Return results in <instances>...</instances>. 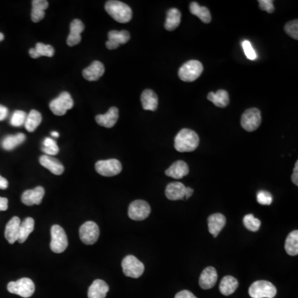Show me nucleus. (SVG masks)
I'll return each mask as SVG.
<instances>
[{
    "mask_svg": "<svg viewBox=\"0 0 298 298\" xmlns=\"http://www.w3.org/2000/svg\"><path fill=\"white\" fill-rule=\"evenodd\" d=\"M105 73V66L98 61L92 62L91 66L83 71V76L84 79L89 81H96L98 80Z\"/></svg>",
    "mask_w": 298,
    "mask_h": 298,
    "instance_id": "nucleus-18",
    "label": "nucleus"
},
{
    "mask_svg": "<svg viewBox=\"0 0 298 298\" xmlns=\"http://www.w3.org/2000/svg\"><path fill=\"white\" fill-rule=\"evenodd\" d=\"M238 287H239V282L236 278L232 276H226L221 280L220 291L225 296H230L236 291Z\"/></svg>",
    "mask_w": 298,
    "mask_h": 298,
    "instance_id": "nucleus-29",
    "label": "nucleus"
},
{
    "mask_svg": "<svg viewBox=\"0 0 298 298\" xmlns=\"http://www.w3.org/2000/svg\"><path fill=\"white\" fill-rule=\"evenodd\" d=\"M5 39V35L3 34L2 32H0V41H2Z\"/></svg>",
    "mask_w": 298,
    "mask_h": 298,
    "instance_id": "nucleus-50",
    "label": "nucleus"
},
{
    "mask_svg": "<svg viewBox=\"0 0 298 298\" xmlns=\"http://www.w3.org/2000/svg\"><path fill=\"white\" fill-rule=\"evenodd\" d=\"M32 5L31 18H32V22L38 23L45 17V10L48 9L49 4L46 0H33Z\"/></svg>",
    "mask_w": 298,
    "mask_h": 298,
    "instance_id": "nucleus-26",
    "label": "nucleus"
},
{
    "mask_svg": "<svg viewBox=\"0 0 298 298\" xmlns=\"http://www.w3.org/2000/svg\"><path fill=\"white\" fill-rule=\"evenodd\" d=\"M42 151L45 155L48 156H55L59 153V148L57 146V142L51 138H46L44 141Z\"/></svg>",
    "mask_w": 298,
    "mask_h": 298,
    "instance_id": "nucleus-36",
    "label": "nucleus"
},
{
    "mask_svg": "<svg viewBox=\"0 0 298 298\" xmlns=\"http://www.w3.org/2000/svg\"><path fill=\"white\" fill-rule=\"evenodd\" d=\"M193 189L190 188V187H186V191H185V200L189 199L192 194H193Z\"/></svg>",
    "mask_w": 298,
    "mask_h": 298,
    "instance_id": "nucleus-48",
    "label": "nucleus"
},
{
    "mask_svg": "<svg viewBox=\"0 0 298 298\" xmlns=\"http://www.w3.org/2000/svg\"><path fill=\"white\" fill-rule=\"evenodd\" d=\"M217 272L213 267H207L200 274L199 284L202 289H210L217 282Z\"/></svg>",
    "mask_w": 298,
    "mask_h": 298,
    "instance_id": "nucleus-16",
    "label": "nucleus"
},
{
    "mask_svg": "<svg viewBox=\"0 0 298 298\" xmlns=\"http://www.w3.org/2000/svg\"><path fill=\"white\" fill-rule=\"evenodd\" d=\"M9 206V200L5 197H0V211H5Z\"/></svg>",
    "mask_w": 298,
    "mask_h": 298,
    "instance_id": "nucleus-46",
    "label": "nucleus"
},
{
    "mask_svg": "<svg viewBox=\"0 0 298 298\" xmlns=\"http://www.w3.org/2000/svg\"><path fill=\"white\" fill-rule=\"evenodd\" d=\"M45 195V190L44 187H37L34 189L27 190L23 192L21 200L26 205H39Z\"/></svg>",
    "mask_w": 298,
    "mask_h": 298,
    "instance_id": "nucleus-14",
    "label": "nucleus"
},
{
    "mask_svg": "<svg viewBox=\"0 0 298 298\" xmlns=\"http://www.w3.org/2000/svg\"><path fill=\"white\" fill-rule=\"evenodd\" d=\"M208 100L211 101L216 106L220 108H225L230 103L229 93L225 90H219L217 93L209 92L207 96Z\"/></svg>",
    "mask_w": 298,
    "mask_h": 298,
    "instance_id": "nucleus-27",
    "label": "nucleus"
},
{
    "mask_svg": "<svg viewBox=\"0 0 298 298\" xmlns=\"http://www.w3.org/2000/svg\"><path fill=\"white\" fill-rule=\"evenodd\" d=\"M257 200L260 205H271L273 202V196L268 191H260L257 194Z\"/></svg>",
    "mask_w": 298,
    "mask_h": 298,
    "instance_id": "nucleus-40",
    "label": "nucleus"
},
{
    "mask_svg": "<svg viewBox=\"0 0 298 298\" xmlns=\"http://www.w3.org/2000/svg\"><path fill=\"white\" fill-rule=\"evenodd\" d=\"M123 272L127 277L139 278L144 272V265L135 256L127 255L122 261Z\"/></svg>",
    "mask_w": 298,
    "mask_h": 298,
    "instance_id": "nucleus-8",
    "label": "nucleus"
},
{
    "mask_svg": "<svg viewBox=\"0 0 298 298\" xmlns=\"http://www.w3.org/2000/svg\"><path fill=\"white\" fill-rule=\"evenodd\" d=\"M248 294L252 298H273L277 294V289L270 282L257 281L251 285Z\"/></svg>",
    "mask_w": 298,
    "mask_h": 298,
    "instance_id": "nucleus-4",
    "label": "nucleus"
},
{
    "mask_svg": "<svg viewBox=\"0 0 298 298\" xmlns=\"http://www.w3.org/2000/svg\"><path fill=\"white\" fill-rule=\"evenodd\" d=\"M105 11L118 23H129L132 19V9L124 3L110 0L105 4Z\"/></svg>",
    "mask_w": 298,
    "mask_h": 298,
    "instance_id": "nucleus-2",
    "label": "nucleus"
},
{
    "mask_svg": "<svg viewBox=\"0 0 298 298\" xmlns=\"http://www.w3.org/2000/svg\"><path fill=\"white\" fill-rule=\"evenodd\" d=\"M96 170L104 177H114L122 171V164L117 159L101 160L96 162Z\"/></svg>",
    "mask_w": 298,
    "mask_h": 298,
    "instance_id": "nucleus-12",
    "label": "nucleus"
},
{
    "mask_svg": "<svg viewBox=\"0 0 298 298\" xmlns=\"http://www.w3.org/2000/svg\"><path fill=\"white\" fill-rule=\"evenodd\" d=\"M29 54L32 58H38L41 56L52 57L54 56L55 49L53 46L46 45V44L38 42L36 44V48H31L29 50Z\"/></svg>",
    "mask_w": 298,
    "mask_h": 298,
    "instance_id": "nucleus-30",
    "label": "nucleus"
},
{
    "mask_svg": "<svg viewBox=\"0 0 298 298\" xmlns=\"http://www.w3.org/2000/svg\"><path fill=\"white\" fill-rule=\"evenodd\" d=\"M84 29V23L80 19H75L71 22L70 26V34H69L66 42L70 47H74L80 44L81 41V34Z\"/></svg>",
    "mask_w": 298,
    "mask_h": 298,
    "instance_id": "nucleus-15",
    "label": "nucleus"
},
{
    "mask_svg": "<svg viewBox=\"0 0 298 298\" xmlns=\"http://www.w3.org/2000/svg\"><path fill=\"white\" fill-rule=\"evenodd\" d=\"M7 287L10 293L16 294L23 298L32 296L35 291L34 283L27 278H21L16 282H10Z\"/></svg>",
    "mask_w": 298,
    "mask_h": 298,
    "instance_id": "nucleus-5",
    "label": "nucleus"
},
{
    "mask_svg": "<svg viewBox=\"0 0 298 298\" xmlns=\"http://www.w3.org/2000/svg\"><path fill=\"white\" fill-rule=\"evenodd\" d=\"M182 14L178 9H169L166 13V21L164 27L167 31H173L180 25Z\"/></svg>",
    "mask_w": 298,
    "mask_h": 298,
    "instance_id": "nucleus-28",
    "label": "nucleus"
},
{
    "mask_svg": "<svg viewBox=\"0 0 298 298\" xmlns=\"http://www.w3.org/2000/svg\"><path fill=\"white\" fill-rule=\"evenodd\" d=\"M202 72V64L196 60H191L181 66L178 75L182 81L192 82L197 80Z\"/></svg>",
    "mask_w": 298,
    "mask_h": 298,
    "instance_id": "nucleus-3",
    "label": "nucleus"
},
{
    "mask_svg": "<svg viewBox=\"0 0 298 298\" xmlns=\"http://www.w3.org/2000/svg\"><path fill=\"white\" fill-rule=\"evenodd\" d=\"M174 147L180 153H189L196 150L200 144V139L195 131L183 129L175 138Z\"/></svg>",
    "mask_w": 298,
    "mask_h": 298,
    "instance_id": "nucleus-1",
    "label": "nucleus"
},
{
    "mask_svg": "<svg viewBox=\"0 0 298 298\" xmlns=\"http://www.w3.org/2000/svg\"><path fill=\"white\" fill-rule=\"evenodd\" d=\"M26 136L23 134H17L15 135H9L5 137L3 140L2 147L4 149L11 151L17 148L18 145L23 144L25 141Z\"/></svg>",
    "mask_w": 298,
    "mask_h": 298,
    "instance_id": "nucleus-32",
    "label": "nucleus"
},
{
    "mask_svg": "<svg viewBox=\"0 0 298 298\" xmlns=\"http://www.w3.org/2000/svg\"><path fill=\"white\" fill-rule=\"evenodd\" d=\"M109 290V286L105 281L97 279L89 287L88 298H105Z\"/></svg>",
    "mask_w": 298,
    "mask_h": 298,
    "instance_id": "nucleus-24",
    "label": "nucleus"
},
{
    "mask_svg": "<svg viewBox=\"0 0 298 298\" xmlns=\"http://www.w3.org/2000/svg\"><path fill=\"white\" fill-rule=\"evenodd\" d=\"M41 120H42V116H41V113L37 110L32 109L26 118L25 123H24L26 130L28 132H33L36 130V127L40 125Z\"/></svg>",
    "mask_w": 298,
    "mask_h": 298,
    "instance_id": "nucleus-34",
    "label": "nucleus"
},
{
    "mask_svg": "<svg viewBox=\"0 0 298 298\" xmlns=\"http://www.w3.org/2000/svg\"><path fill=\"white\" fill-rule=\"evenodd\" d=\"M260 8L262 11H266L269 14H273L275 9L273 5V1L272 0H260Z\"/></svg>",
    "mask_w": 298,
    "mask_h": 298,
    "instance_id": "nucleus-42",
    "label": "nucleus"
},
{
    "mask_svg": "<svg viewBox=\"0 0 298 298\" xmlns=\"http://www.w3.org/2000/svg\"><path fill=\"white\" fill-rule=\"evenodd\" d=\"M27 114L22 110H16L12 115L10 123L14 127H20L25 123Z\"/></svg>",
    "mask_w": 298,
    "mask_h": 298,
    "instance_id": "nucleus-38",
    "label": "nucleus"
},
{
    "mask_svg": "<svg viewBox=\"0 0 298 298\" xmlns=\"http://www.w3.org/2000/svg\"><path fill=\"white\" fill-rule=\"evenodd\" d=\"M74 105V101L71 95L66 91H64L57 98L52 100L50 103V109L53 114L57 116H62L66 114L67 110L71 109Z\"/></svg>",
    "mask_w": 298,
    "mask_h": 298,
    "instance_id": "nucleus-9",
    "label": "nucleus"
},
{
    "mask_svg": "<svg viewBox=\"0 0 298 298\" xmlns=\"http://www.w3.org/2000/svg\"><path fill=\"white\" fill-rule=\"evenodd\" d=\"M51 135L53 137H55V138H58V137H59V134L56 132V131H53V132L51 133Z\"/></svg>",
    "mask_w": 298,
    "mask_h": 298,
    "instance_id": "nucleus-49",
    "label": "nucleus"
},
{
    "mask_svg": "<svg viewBox=\"0 0 298 298\" xmlns=\"http://www.w3.org/2000/svg\"><path fill=\"white\" fill-rule=\"evenodd\" d=\"M100 236V228L93 221H87L80 228V239L84 244L91 245L97 242Z\"/></svg>",
    "mask_w": 298,
    "mask_h": 298,
    "instance_id": "nucleus-10",
    "label": "nucleus"
},
{
    "mask_svg": "<svg viewBox=\"0 0 298 298\" xmlns=\"http://www.w3.org/2000/svg\"><path fill=\"white\" fill-rule=\"evenodd\" d=\"M186 187L181 182H172L167 185L165 194L170 200H185Z\"/></svg>",
    "mask_w": 298,
    "mask_h": 298,
    "instance_id": "nucleus-22",
    "label": "nucleus"
},
{
    "mask_svg": "<svg viewBox=\"0 0 298 298\" xmlns=\"http://www.w3.org/2000/svg\"><path fill=\"white\" fill-rule=\"evenodd\" d=\"M242 47L244 49V54L246 55L247 58L249 60H255L257 58V54L253 49V47L251 45L250 41H244L242 42Z\"/></svg>",
    "mask_w": 298,
    "mask_h": 298,
    "instance_id": "nucleus-41",
    "label": "nucleus"
},
{
    "mask_svg": "<svg viewBox=\"0 0 298 298\" xmlns=\"http://www.w3.org/2000/svg\"><path fill=\"white\" fill-rule=\"evenodd\" d=\"M190 12L193 15L198 17L204 23H209L211 21V14L206 7H201L196 2L191 3L190 5Z\"/></svg>",
    "mask_w": 298,
    "mask_h": 298,
    "instance_id": "nucleus-33",
    "label": "nucleus"
},
{
    "mask_svg": "<svg viewBox=\"0 0 298 298\" xmlns=\"http://www.w3.org/2000/svg\"><path fill=\"white\" fill-rule=\"evenodd\" d=\"M20 224V219L18 217H13L7 224V226L5 228V238L9 244H13L18 241Z\"/></svg>",
    "mask_w": 298,
    "mask_h": 298,
    "instance_id": "nucleus-21",
    "label": "nucleus"
},
{
    "mask_svg": "<svg viewBox=\"0 0 298 298\" xmlns=\"http://www.w3.org/2000/svg\"><path fill=\"white\" fill-rule=\"evenodd\" d=\"M118 118V108L111 107L108 110L106 114L96 115V120L99 125L105 127H112L116 124Z\"/></svg>",
    "mask_w": 298,
    "mask_h": 298,
    "instance_id": "nucleus-17",
    "label": "nucleus"
},
{
    "mask_svg": "<svg viewBox=\"0 0 298 298\" xmlns=\"http://www.w3.org/2000/svg\"><path fill=\"white\" fill-rule=\"evenodd\" d=\"M285 32L291 37L297 40L298 39V20H292L287 23L284 27Z\"/></svg>",
    "mask_w": 298,
    "mask_h": 298,
    "instance_id": "nucleus-39",
    "label": "nucleus"
},
{
    "mask_svg": "<svg viewBox=\"0 0 298 298\" xmlns=\"http://www.w3.org/2000/svg\"><path fill=\"white\" fill-rule=\"evenodd\" d=\"M34 220L28 217L26 218L24 221L20 224L19 228V236H18V241L20 244H23L27 240V238L29 236L30 234L34 230Z\"/></svg>",
    "mask_w": 298,
    "mask_h": 298,
    "instance_id": "nucleus-31",
    "label": "nucleus"
},
{
    "mask_svg": "<svg viewBox=\"0 0 298 298\" xmlns=\"http://www.w3.org/2000/svg\"><path fill=\"white\" fill-rule=\"evenodd\" d=\"M175 298H197L192 292L187 290H183L176 294Z\"/></svg>",
    "mask_w": 298,
    "mask_h": 298,
    "instance_id": "nucleus-43",
    "label": "nucleus"
},
{
    "mask_svg": "<svg viewBox=\"0 0 298 298\" xmlns=\"http://www.w3.org/2000/svg\"><path fill=\"white\" fill-rule=\"evenodd\" d=\"M108 38L109 40L106 41V48L109 50H114L119 46L127 44V41H130V33L126 30H123V31L113 30L109 32Z\"/></svg>",
    "mask_w": 298,
    "mask_h": 298,
    "instance_id": "nucleus-13",
    "label": "nucleus"
},
{
    "mask_svg": "<svg viewBox=\"0 0 298 298\" xmlns=\"http://www.w3.org/2000/svg\"><path fill=\"white\" fill-rule=\"evenodd\" d=\"M151 207L145 200H137L133 201L129 207V217L134 221H144L149 217Z\"/></svg>",
    "mask_w": 298,
    "mask_h": 298,
    "instance_id": "nucleus-11",
    "label": "nucleus"
},
{
    "mask_svg": "<svg viewBox=\"0 0 298 298\" xmlns=\"http://www.w3.org/2000/svg\"><path fill=\"white\" fill-rule=\"evenodd\" d=\"M244 225L246 229L255 232V231L260 230V226H261V221L259 219L255 218L253 215H247L244 218Z\"/></svg>",
    "mask_w": 298,
    "mask_h": 298,
    "instance_id": "nucleus-37",
    "label": "nucleus"
},
{
    "mask_svg": "<svg viewBox=\"0 0 298 298\" xmlns=\"http://www.w3.org/2000/svg\"><path fill=\"white\" fill-rule=\"evenodd\" d=\"M39 162L41 166L48 169L51 173H53L55 175H62L64 173L63 165L57 158H55L52 156L42 155L39 158Z\"/></svg>",
    "mask_w": 298,
    "mask_h": 298,
    "instance_id": "nucleus-19",
    "label": "nucleus"
},
{
    "mask_svg": "<svg viewBox=\"0 0 298 298\" xmlns=\"http://www.w3.org/2000/svg\"><path fill=\"white\" fill-rule=\"evenodd\" d=\"M9 187V182L7 179L3 178L2 176L0 175V189L5 190L7 189Z\"/></svg>",
    "mask_w": 298,
    "mask_h": 298,
    "instance_id": "nucleus-47",
    "label": "nucleus"
},
{
    "mask_svg": "<svg viewBox=\"0 0 298 298\" xmlns=\"http://www.w3.org/2000/svg\"><path fill=\"white\" fill-rule=\"evenodd\" d=\"M8 114H9V109L4 105H0V121L7 118Z\"/></svg>",
    "mask_w": 298,
    "mask_h": 298,
    "instance_id": "nucleus-45",
    "label": "nucleus"
},
{
    "mask_svg": "<svg viewBox=\"0 0 298 298\" xmlns=\"http://www.w3.org/2000/svg\"><path fill=\"white\" fill-rule=\"evenodd\" d=\"M285 250L287 254L296 256L298 254V231L294 230L290 233L285 242Z\"/></svg>",
    "mask_w": 298,
    "mask_h": 298,
    "instance_id": "nucleus-35",
    "label": "nucleus"
},
{
    "mask_svg": "<svg viewBox=\"0 0 298 298\" xmlns=\"http://www.w3.org/2000/svg\"><path fill=\"white\" fill-rule=\"evenodd\" d=\"M291 180H292L294 184L298 186V161H296L295 166H294L293 173L291 176Z\"/></svg>",
    "mask_w": 298,
    "mask_h": 298,
    "instance_id": "nucleus-44",
    "label": "nucleus"
},
{
    "mask_svg": "<svg viewBox=\"0 0 298 298\" xmlns=\"http://www.w3.org/2000/svg\"><path fill=\"white\" fill-rule=\"evenodd\" d=\"M141 102L144 109L155 111L158 105L157 94L152 90H145L141 95Z\"/></svg>",
    "mask_w": 298,
    "mask_h": 298,
    "instance_id": "nucleus-25",
    "label": "nucleus"
},
{
    "mask_svg": "<svg viewBox=\"0 0 298 298\" xmlns=\"http://www.w3.org/2000/svg\"><path fill=\"white\" fill-rule=\"evenodd\" d=\"M262 123V115L260 109L257 108H251L244 111L242 114L241 126L248 132H253L258 130Z\"/></svg>",
    "mask_w": 298,
    "mask_h": 298,
    "instance_id": "nucleus-7",
    "label": "nucleus"
},
{
    "mask_svg": "<svg viewBox=\"0 0 298 298\" xmlns=\"http://www.w3.org/2000/svg\"><path fill=\"white\" fill-rule=\"evenodd\" d=\"M189 173V167L186 162L183 161H177L172 165L165 172L167 177L175 178V179H182Z\"/></svg>",
    "mask_w": 298,
    "mask_h": 298,
    "instance_id": "nucleus-23",
    "label": "nucleus"
},
{
    "mask_svg": "<svg viewBox=\"0 0 298 298\" xmlns=\"http://www.w3.org/2000/svg\"><path fill=\"white\" fill-rule=\"evenodd\" d=\"M51 236L52 241L50 247L52 251L56 253H63L68 247V239L63 228L58 225H54L51 229Z\"/></svg>",
    "mask_w": 298,
    "mask_h": 298,
    "instance_id": "nucleus-6",
    "label": "nucleus"
},
{
    "mask_svg": "<svg viewBox=\"0 0 298 298\" xmlns=\"http://www.w3.org/2000/svg\"><path fill=\"white\" fill-rule=\"evenodd\" d=\"M226 219L225 216L220 213H216L208 218V228L209 231L215 238L218 236L221 230L225 227Z\"/></svg>",
    "mask_w": 298,
    "mask_h": 298,
    "instance_id": "nucleus-20",
    "label": "nucleus"
}]
</instances>
